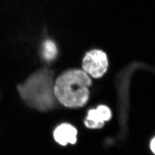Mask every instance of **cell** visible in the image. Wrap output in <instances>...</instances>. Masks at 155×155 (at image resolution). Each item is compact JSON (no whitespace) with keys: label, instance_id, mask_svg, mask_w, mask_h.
Here are the masks:
<instances>
[{"label":"cell","instance_id":"obj_1","mask_svg":"<svg viewBox=\"0 0 155 155\" xmlns=\"http://www.w3.org/2000/svg\"><path fill=\"white\" fill-rule=\"evenodd\" d=\"M91 79L83 70L64 72L56 80L53 88L56 99L68 108L83 107L88 101Z\"/></svg>","mask_w":155,"mask_h":155},{"label":"cell","instance_id":"obj_4","mask_svg":"<svg viewBox=\"0 0 155 155\" xmlns=\"http://www.w3.org/2000/svg\"><path fill=\"white\" fill-rule=\"evenodd\" d=\"M112 112L106 105L98 106L96 109H91L87 111V116L84 120V124L91 129H101L104 127L105 122L110 120Z\"/></svg>","mask_w":155,"mask_h":155},{"label":"cell","instance_id":"obj_7","mask_svg":"<svg viewBox=\"0 0 155 155\" xmlns=\"http://www.w3.org/2000/svg\"><path fill=\"white\" fill-rule=\"evenodd\" d=\"M150 150L151 152L153 153V154L155 153V139L153 137L152 139L150 140Z\"/></svg>","mask_w":155,"mask_h":155},{"label":"cell","instance_id":"obj_6","mask_svg":"<svg viewBox=\"0 0 155 155\" xmlns=\"http://www.w3.org/2000/svg\"><path fill=\"white\" fill-rule=\"evenodd\" d=\"M43 55L45 59L52 60L57 55V48L52 41L48 40L45 41L43 45Z\"/></svg>","mask_w":155,"mask_h":155},{"label":"cell","instance_id":"obj_5","mask_svg":"<svg viewBox=\"0 0 155 155\" xmlns=\"http://www.w3.org/2000/svg\"><path fill=\"white\" fill-rule=\"evenodd\" d=\"M78 130L69 123H62L57 126L53 132V137L57 144L61 146L74 145L78 140Z\"/></svg>","mask_w":155,"mask_h":155},{"label":"cell","instance_id":"obj_2","mask_svg":"<svg viewBox=\"0 0 155 155\" xmlns=\"http://www.w3.org/2000/svg\"><path fill=\"white\" fill-rule=\"evenodd\" d=\"M18 90L20 97L27 105L40 111H47L54 106V95L49 86L41 82H36L34 77L31 78Z\"/></svg>","mask_w":155,"mask_h":155},{"label":"cell","instance_id":"obj_3","mask_svg":"<svg viewBox=\"0 0 155 155\" xmlns=\"http://www.w3.org/2000/svg\"><path fill=\"white\" fill-rule=\"evenodd\" d=\"M83 71L95 78L102 77L108 68V61L102 51L94 50L88 52L82 62Z\"/></svg>","mask_w":155,"mask_h":155}]
</instances>
